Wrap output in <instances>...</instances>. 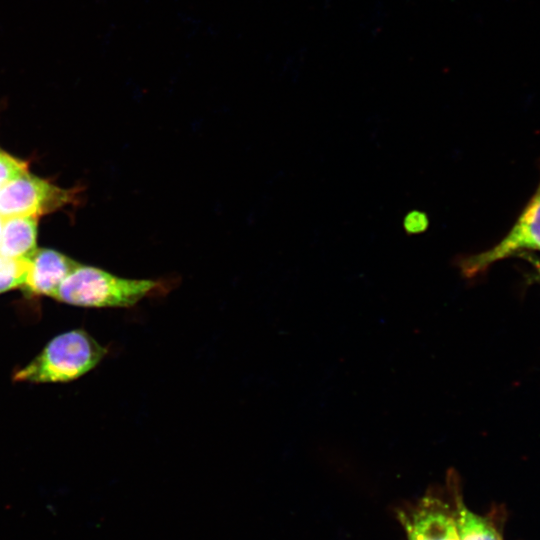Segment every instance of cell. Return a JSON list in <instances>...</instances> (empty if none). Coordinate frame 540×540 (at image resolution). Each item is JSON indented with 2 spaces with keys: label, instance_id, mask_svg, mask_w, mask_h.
<instances>
[{
  "label": "cell",
  "instance_id": "cell-8",
  "mask_svg": "<svg viewBox=\"0 0 540 540\" xmlns=\"http://www.w3.org/2000/svg\"><path fill=\"white\" fill-rule=\"evenodd\" d=\"M456 507L458 540H502L491 522L469 510L460 497L457 499Z\"/></svg>",
  "mask_w": 540,
  "mask_h": 540
},
{
  "label": "cell",
  "instance_id": "cell-7",
  "mask_svg": "<svg viewBox=\"0 0 540 540\" xmlns=\"http://www.w3.org/2000/svg\"><path fill=\"white\" fill-rule=\"evenodd\" d=\"M36 216H14L3 219L0 234V255L31 260L37 251Z\"/></svg>",
  "mask_w": 540,
  "mask_h": 540
},
{
  "label": "cell",
  "instance_id": "cell-2",
  "mask_svg": "<svg viewBox=\"0 0 540 540\" xmlns=\"http://www.w3.org/2000/svg\"><path fill=\"white\" fill-rule=\"evenodd\" d=\"M108 350L82 329L54 337L13 380L31 383L73 381L95 368Z\"/></svg>",
  "mask_w": 540,
  "mask_h": 540
},
{
  "label": "cell",
  "instance_id": "cell-9",
  "mask_svg": "<svg viewBox=\"0 0 540 540\" xmlns=\"http://www.w3.org/2000/svg\"><path fill=\"white\" fill-rule=\"evenodd\" d=\"M29 268L30 260L0 255V293L21 288L26 281Z\"/></svg>",
  "mask_w": 540,
  "mask_h": 540
},
{
  "label": "cell",
  "instance_id": "cell-5",
  "mask_svg": "<svg viewBox=\"0 0 540 540\" xmlns=\"http://www.w3.org/2000/svg\"><path fill=\"white\" fill-rule=\"evenodd\" d=\"M408 540H458L455 511L433 495L400 512Z\"/></svg>",
  "mask_w": 540,
  "mask_h": 540
},
{
  "label": "cell",
  "instance_id": "cell-12",
  "mask_svg": "<svg viewBox=\"0 0 540 540\" xmlns=\"http://www.w3.org/2000/svg\"><path fill=\"white\" fill-rule=\"evenodd\" d=\"M526 256V259L530 261V263L535 268V273L533 274L532 280L537 281L540 283V259L535 258L533 256H528L527 254H522Z\"/></svg>",
  "mask_w": 540,
  "mask_h": 540
},
{
  "label": "cell",
  "instance_id": "cell-4",
  "mask_svg": "<svg viewBox=\"0 0 540 540\" xmlns=\"http://www.w3.org/2000/svg\"><path fill=\"white\" fill-rule=\"evenodd\" d=\"M76 191L63 189L27 172L0 189V216H36L54 212L75 200Z\"/></svg>",
  "mask_w": 540,
  "mask_h": 540
},
{
  "label": "cell",
  "instance_id": "cell-13",
  "mask_svg": "<svg viewBox=\"0 0 540 540\" xmlns=\"http://www.w3.org/2000/svg\"><path fill=\"white\" fill-rule=\"evenodd\" d=\"M2 224H3V218L0 216V234H1V230H2Z\"/></svg>",
  "mask_w": 540,
  "mask_h": 540
},
{
  "label": "cell",
  "instance_id": "cell-1",
  "mask_svg": "<svg viewBox=\"0 0 540 540\" xmlns=\"http://www.w3.org/2000/svg\"><path fill=\"white\" fill-rule=\"evenodd\" d=\"M173 282L122 278L80 264L63 280L52 298L81 307L129 308L145 298L166 295L174 287Z\"/></svg>",
  "mask_w": 540,
  "mask_h": 540
},
{
  "label": "cell",
  "instance_id": "cell-6",
  "mask_svg": "<svg viewBox=\"0 0 540 540\" xmlns=\"http://www.w3.org/2000/svg\"><path fill=\"white\" fill-rule=\"evenodd\" d=\"M80 264L52 249H37L21 287L31 296L53 297L63 280Z\"/></svg>",
  "mask_w": 540,
  "mask_h": 540
},
{
  "label": "cell",
  "instance_id": "cell-11",
  "mask_svg": "<svg viewBox=\"0 0 540 540\" xmlns=\"http://www.w3.org/2000/svg\"><path fill=\"white\" fill-rule=\"evenodd\" d=\"M430 219L424 211L411 210L403 218V228L408 235L421 234L427 231Z\"/></svg>",
  "mask_w": 540,
  "mask_h": 540
},
{
  "label": "cell",
  "instance_id": "cell-10",
  "mask_svg": "<svg viewBox=\"0 0 540 540\" xmlns=\"http://www.w3.org/2000/svg\"><path fill=\"white\" fill-rule=\"evenodd\" d=\"M27 171V162L0 151V189Z\"/></svg>",
  "mask_w": 540,
  "mask_h": 540
},
{
  "label": "cell",
  "instance_id": "cell-3",
  "mask_svg": "<svg viewBox=\"0 0 540 540\" xmlns=\"http://www.w3.org/2000/svg\"><path fill=\"white\" fill-rule=\"evenodd\" d=\"M540 251V185L510 231L493 247L476 254L457 255L453 264L466 280L484 274L497 261Z\"/></svg>",
  "mask_w": 540,
  "mask_h": 540
}]
</instances>
